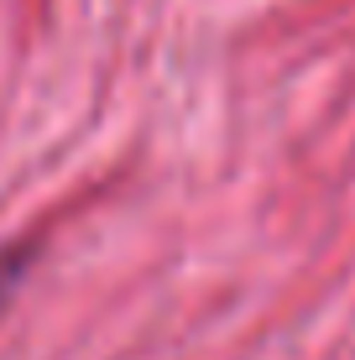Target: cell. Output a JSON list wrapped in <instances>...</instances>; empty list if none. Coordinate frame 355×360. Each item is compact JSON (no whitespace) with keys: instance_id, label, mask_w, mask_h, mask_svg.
<instances>
[{"instance_id":"obj_1","label":"cell","mask_w":355,"mask_h":360,"mask_svg":"<svg viewBox=\"0 0 355 360\" xmlns=\"http://www.w3.org/2000/svg\"><path fill=\"white\" fill-rule=\"evenodd\" d=\"M21 266H27V251H6L0 256V303H6V292L21 282Z\"/></svg>"}]
</instances>
